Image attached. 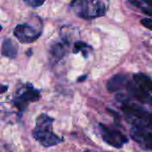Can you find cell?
<instances>
[{
  "mask_svg": "<svg viewBox=\"0 0 152 152\" xmlns=\"http://www.w3.org/2000/svg\"><path fill=\"white\" fill-rule=\"evenodd\" d=\"M18 53V45L11 38H4L2 43V55L10 59L16 58Z\"/></svg>",
  "mask_w": 152,
  "mask_h": 152,
  "instance_id": "obj_11",
  "label": "cell"
},
{
  "mask_svg": "<svg viewBox=\"0 0 152 152\" xmlns=\"http://www.w3.org/2000/svg\"><path fill=\"white\" fill-rule=\"evenodd\" d=\"M85 152H91V151H86Z\"/></svg>",
  "mask_w": 152,
  "mask_h": 152,
  "instance_id": "obj_19",
  "label": "cell"
},
{
  "mask_svg": "<svg viewBox=\"0 0 152 152\" xmlns=\"http://www.w3.org/2000/svg\"><path fill=\"white\" fill-rule=\"evenodd\" d=\"M86 76L81 77H79V78H78V80H77V81H79V82H80V81H83V80H85V79H86Z\"/></svg>",
  "mask_w": 152,
  "mask_h": 152,
  "instance_id": "obj_18",
  "label": "cell"
},
{
  "mask_svg": "<svg viewBox=\"0 0 152 152\" xmlns=\"http://www.w3.org/2000/svg\"><path fill=\"white\" fill-rule=\"evenodd\" d=\"M130 135L141 148L152 151V133L133 128L130 132Z\"/></svg>",
  "mask_w": 152,
  "mask_h": 152,
  "instance_id": "obj_9",
  "label": "cell"
},
{
  "mask_svg": "<svg viewBox=\"0 0 152 152\" xmlns=\"http://www.w3.org/2000/svg\"><path fill=\"white\" fill-rule=\"evenodd\" d=\"M141 23L150 30H152V19L151 18H144L141 20Z\"/></svg>",
  "mask_w": 152,
  "mask_h": 152,
  "instance_id": "obj_15",
  "label": "cell"
},
{
  "mask_svg": "<svg viewBox=\"0 0 152 152\" xmlns=\"http://www.w3.org/2000/svg\"><path fill=\"white\" fill-rule=\"evenodd\" d=\"M42 33L41 28H37L28 23H22L17 25L13 29L15 37L23 44H30L35 42Z\"/></svg>",
  "mask_w": 152,
  "mask_h": 152,
  "instance_id": "obj_6",
  "label": "cell"
},
{
  "mask_svg": "<svg viewBox=\"0 0 152 152\" xmlns=\"http://www.w3.org/2000/svg\"><path fill=\"white\" fill-rule=\"evenodd\" d=\"M99 131L102 140L114 148L121 149L128 142V138L117 128H112L106 125L99 124Z\"/></svg>",
  "mask_w": 152,
  "mask_h": 152,
  "instance_id": "obj_5",
  "label": "cell"
},
{
  "mask_svg": "<svg viewBox=\"0 0 152 152\" xmlns=\"http://www.w3.org/2000/svg\"><path fill=\"white\" fill-rule=\"evenodd\" d=\"M133 80L143 90L152 94V79L143 73H136L133 76Z\"/></svg>",
  "mask_w": 152,
  "mask_h": 152,
  "instance_id": "obj_12",
  "label": "cell"
},
{
  "mask_svg": "<svg viewBox=\"0 0 152 152\" xmlns=\"http://www.w3.org/2000/svg\"><path fill=\"white\" fill-rule=\"evenodd\" d=\"M126 90L128 94L135 101L142 104H151L152 102V96L151 94L140 87L134 80H130Z\"/></svg>",
  "mask_w": 152,
  "mask_h": 152,
  "instance_id": "obj_8",
  "label": "cell"
},
{
  "mask_svg": "<svg viewBox=\"0 0 152 152\" xmlns=\"http://www.w3.org/2000/svg\"><path fill=\"white\" fill-rule=\"evenodd\" d=\"M40 99V92L36 89L31 84L22 85L16 92L12 99V103L20 110L24 111L28 103L37 102Z\"/></svg>",
  "mask_w": 152,
  "mask_h": 152,
  "instance_id": "obj_4",
  "label": "cell"
},
{
  "mask_svg": "<svg viewBox=\"0 0 152 152\" xmlns=\"http://www.w3.org/2000/svg\"><path fill=\"white\" fill-rule=\"evenodd\" d=\"M140 8H142V11L144 13H146V14H148V15H150V16H152V8L148 7V6H142V7H140Z\"/></svg>",
  "mask_w": 152,
  "mask_h": 152,
  "instance_id": "obj_16",
  "label": "cell"
},
{
  "mask_svg": "<svg viewBox=\"0 0 152 152\" xmlns=\"http://www.w3.org/2000/svg\"><path fill=\"white\" fill-rule=\"evenodd\" d=\"M71 10L80 18L92 20L103 16L107 11V5L102 1L80 0L70 4Z\"/></svg>",
  "mask_w": 152,
  "mask_h": 152,
  "instance_id": "obj_3",
  "label": "cell"
},
{
  "mask_svg": "<svg viewBox=\"0 0 152 152\" xmlns=\"http://www.w3.org/2000/svg\"><path fill=\"white\" fill-rule=\"evenodd\" d=\"M116 100L125 114L126 120L133 126V128L152 131V112L123 94H118Z\"/></svg>",
  "mask_w": 152,
  "mask_h": 152,
  "instance_id": "obj_1",
  "label": "cell"
},
{
  "mask_svg": "<svg viewBox=\"0 0 152 152\" xmlns=\"http://www.w3.org/2000/svg\"><path fill=\"white\" fill-rule=\"evenodd\" d=\"M129 75L127 74H117L113 76L106 84V87L108 91L111 93L119 92L126 88L128 83L130 82Z\"/></svg>",
  "mask_w": 152,
  "mask_h": 152,
  "instance_id": "obj_10",
  "label": "cell"
},
{
  "mask_svg": "<svg viewBox=\"0 0 152 152\" xmlns=\"http://www.w3.org/2000/svg\"><path fill=\"white\" fill-rule=\"evenodd\" d=\"M91 50H92V46H90L88 44H86L83 41H77L74 44V47H73L74 53H82L84 57H87L88 53H90Z\"/></svg>",
  "mask_w": 152,
  "mask_h": 152,
  "instance_id": "obj_13",
  "label": "cell"
},
{
  "mask_svg": "<svg viewBox=\"0 0 152 152\" xmlns=\"http://www.w3.org/2000/svg\"><path fill=\"white\" fill-rule=\"evenodd\" d=\"M25 4L30 5L31 7H39L45 4V1H39V0H28V1H24Z\"/></svg>",
  "mask_w": 152,
  "mask_h": 152,
  "instance_id": "obj_14",
  "label": "cell"
},
{
  "mask_svg": "<svg viewBox=\"0 0 152 152\" xmlns=\"http://www.w3.org/2000/svg\"><path fill=\"white\" fill-rule=\"evenodd\" d=\"M7 89V86H2V88H1V93H4V91Z\"/></svg>",
  "mask_w": 152,
  "mask_h": 152,
  "instance_id": "obj_17",
  "label": "cell"
},
{
  "mask_svg": "<svg viewBox=\"0 0 152 152\" xmlns=\"http://www.w3.org/2000/svg\"><path fill=\"white\" fill-rule=\"evenodd\" d=\"M69 47V41L67 37H63L61 40L53 43L49 50L50 61L52 64H55L60 61L68 53Z\"/></svg>",
  "mask_w": 152,
  "mask_h": 152,
  "instance_id": "obj_7",
  "label": "cell"
},
{
  "mask_svg": "<svg viewBox=\"0 0 152 152\" xmlns=\"http://www.w3.org/2000/svg\"><path fill=\"white\" fill-rule=\"evenodd\" d=\"M53 118L45 113H42L37 118L36 126L32 132L34 139L45 148L55 146L63 141V139L60 138L53 133Z\"/></svg>",
  "mask_w": 152,
  "mask_h": 152,
  "instance_id": "obj_2",
  "label": "cell"
}]
</instances>
